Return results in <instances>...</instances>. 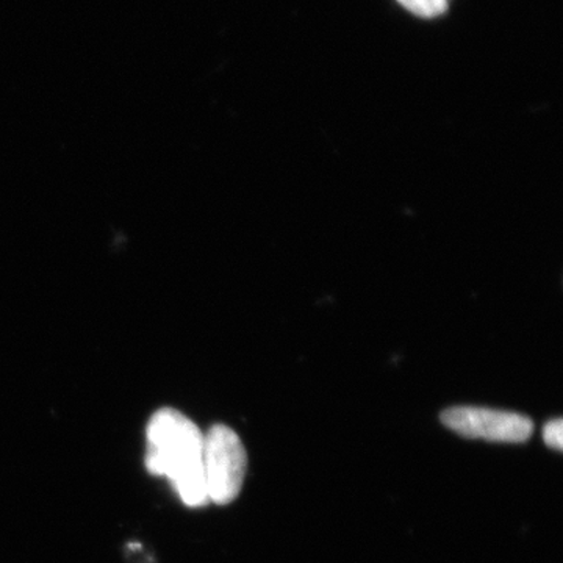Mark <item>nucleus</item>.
Here are the masks:
<instances>
[{"instance_id": "nucleus-5", "label": "nucleus", "mask_w": 563, "mask_h": 563, "mask_svg": "<svg viewBox=\"0 0 563 563\" xmlns=\"http://www.w3.org/2000/svg\"><path fill=\"white\" fill-rule=\"evenodd\" d=\"M543 440L548 448L562 451L563 448V421L561 418L547 422L543 428Z\"/></svg>"}, {"instance_id": "nucleus-4", "label": "nucleus", "mask_w": 563, "mask_h": 563, "mask_svg": "<svg viewBox=\"0 0 563 563\" xmlns=\"http://www.w3.org/2000/svg\"><path fill=\"white\" fill-rule=\"evenodd\" d=\"M410 13L421 18H435L448 9V0H398Z\"/></svg>"}, {"instance_id": "nucleus-1", "label": "nucleus", "mask_w": 563, "mask_h": 563, "mask_svg": "<svg viewBox=\"0 0 563 563\" xmlns=\"http://www.w3.org/2000/svg\"><path fill=\"white\" fill-rule=\"evenodd\" d=\"M147 472L166 477L185 506L191 509L209 504L203 477V433L179 410L163 407L146 429Z\"/></svg>"}, {"instance_id": "nucleus-2", "label": "nucleus", "mask_w": 563, "mask_h": 563, "mask_svg": "<svg viewBox=\"0 0 563 563\" xmlns=\"http://www.w3.org/2000/svg\"><path fill=\"white\" fill-rule=\"evenodd\" d=\"M203 477L209 501L225 506L242 492L247 470L246 448L239 433L224 424L203 433Z\"/></svg>"}, {"instance_id": "nucleus-3", "label": "nucleus", "mask_w": 563, "mask_h": 563, "mask_svg": "<svg viewBox=\"0 0 563 563\" xmlns=\"http://www.w3.org/2000/svg\"><path fill=\"white\" fill-rule=\"evenodd\" d=\"M442 422L466 439L495 443H525L533 432V422L525 415L487 407H451L442 413Z\"/></svg>"}]
</instances>
